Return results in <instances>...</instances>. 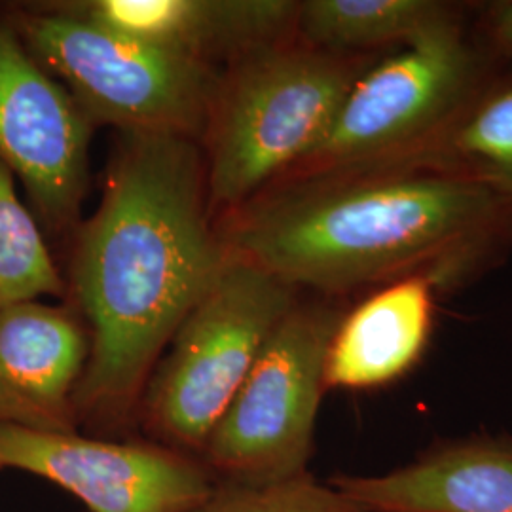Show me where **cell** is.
Returning <instances> with one entry per match:
<instances>
[{"instance_id":"cell-5","label":"cell","mask_w":512,"mask_h":512,"mask_svg":"<svg viewBox=\"0 0 512 512\" xmlns=\"http://www.w3.org/2000/svg\"><path fill=\"white\" fill-rule=\"evenodd\" d=\"M12 27L95 126L203 137L220 82L213 65L50 8L27 10Z\"/></svg>"},{"instance_id":"cell-7","label":"cell","mask_w":512,"mask_h":512,"mask_svg":"<svg viewBox=\"0 0 512 512\" xmlns=\"http://www.w3.org/2000/svg\"><path fill=\"white\" fill-rule=\"evenodd\" d=\"M344 313L334 298H300L279 321L203 446L217 482L308 473L330 342Z\"/></svg>"},{"instance_id":"cell-12","label":"cell","mask_w":512,"mask_h":512,"mask_svg":"<svg viewBox=\"0 0 512 512\" xmlns=\"http://www.w3.org/2000/svg\"><path fill=\"white\" fill-rule=\"evenodd\" d=\"M329 484L366 512H512V437L437 440L403 467Z\"/></svg>"},{"instance_id":"cell-13","label":"cell","mask_w":512,"mask_h":512,"mask_svg":"<svg viewBox=\"0 0 512 512\" xmlns=\"http://www.w3.org/2000/svg\"><path fill=\"white\" fill-rule=\"evenodd\" d=\"M439 293L433 281L408 277L346 311L330 342L327 391L380 389L412 372L429 346Z\"/></svg>"},{"instance_id":"cell-9","label":"cell","mask_w":512,"mask_h":512,"mask_svg":"<svg viewBox=\"0 0 512 512\" xmlns=\"http://www.w3.org/2000/svg\"><path fill=\"white\" fill-rule=\"evenodd\" d=\"M93 128L14 27L0 25V162L23 183L38 219L54 232L71 228L80 215Z\"/></svg>"},{"instance_id":"cell-14","label":"cell","mask_w":512,"mask_h":512,"mask_svg":"<svg viewBox=\"0 0 512 512\" xmlns=\"http://www.w3.org/2000/svg\"><path fill=\"white\" fill-rule=\"evenodd\" d=\"M391 165L431 167L486 184L512 215V65L499 63L437 137Z\"/></svg>"},{"instance_id":"cell-11","label":"cell","mask_w":512,"mask_h":512,"mask_svg":"<svg viewBox=\"0 0 512 512\" xmlns=\"http://www.w3.org/2000/svg\"><path fill=\"white\" fill-rule=\"evenodd\" d=\"M90 332L67 308L21 302L0 310V425L78 431L76 391Z\"/></svg>"},{"instance_id":"cell-1","label":"cell","mask_w":512,"mask_h":512,"mask_svg":"<svg viewBox=\"0 0 512 512\" xmlns=\"http://www.w3.org/2000/svg\"><path fill=\"white\" fill-rule=\"evenodd\" d=\"M211 217L196 141L120 133L74 247L71 285L90 325L80 425L112 433L139 418L165 348L228 258Z\"/></svg>"},{"instance_id":"cell-16","label":"cell","mask_w":512,"mask_h":512,"mask_svg":"<svg viewBox=\"0 0 512 512\" xmlns=\"http://www.w3.org/2000/svg\"><path fill=\"white\" fill-rule=\"evenodd\" d=\"M63 291L65 281L37 219L19 200L14 175L0 162V310Z\"/></svg>"},{"instance_id":"cell-10","label":"cell","mask_w":512,"mask_h":512,"mask_svg":"<svg viewBox=\"0 0 512 512\" xmlns=\"http://www.w3.org/2000/svg\"><path fill=\"white\" fill-rule=\"evenodd\" d=\"M50 10L213 65L298 37L294 0H78Z\"/></svg>"},{"instance_id":"cell-15","label":"cell","mask_w":512,"mask_h":512,"mask_svg":"<svg viewBox=\"0 0 512 512\" xmlns=\"http://www.w3.org/2000/svg\"><path fill=\"white\" fill-rule=\"evenodd\" d=\"M459 19L465 6L442 0H306L298 38L340 54H380Z\"/></svg>"},{"instance_id":"cell-6","label":"cell","mask_w":512,"mask_h":512,"mask_svg":"<svg viewBox=\"0 0 512 512\" xmlns=\"http://www.w3.org/2000/svg\"><path fill=\"white\" fill-rule=\"evenodd\" d=\"M497 67L465 19L380 55L349 90L323 141L279 181L401 164L448 126Z\"/></svg>"},{"instance_id":"cell-18","label":"cell","mask_w":512,"mask_h":512,"mask_svg":"<svg viewBox=\"0 0 512 512\" xmlns=\"http://www.w3.org/2000/svg\"><path fill=\"white\" fill-rule=\"evenodd\" d=\"M471 35L501 65H512V0H494L478 8Z\"/></svg>"},{"instance_id":"cell-3","label":"cell","mask_w":512,"mask_h":512,"mask_svg":"<svg viewBox=\"0 0 512 512\" xmlns=\"http://www.w3.org/2000/svg\"><path fill=\"white\" fill-rule=\"evenodd\" d=\"M378 54H340L294 37L241 55L220 74L203 133L211 215L251 202L327 135Z\"/></svg>"},{"instance_id":"cell-4","label":"cell","mask_w":512,"mask_h":512,"mask_svg":"<svg viewBox=\"0 0 512 512\" xmlns=\"http://www.w3.org/2000/svg\"><path fill=\"white\" fill-rule=\"evenodd\" d=\"M298 293L228 251L148 380L139 408L148 439L200 458L260 349L300 300Z\"/></svg>"},{"instance_id":"cell-2","label":"cell","mask_w":512,"mask_h":512,"mask_svg":"<svg viewBox=\"0 0 512 512\" xmlns=\"http://www.w3.org/2000/svg\"><path fill=\"white\" fill-rule=\"evenodd\" d=\"M226 249L325 298L425 277L440 293L512 251V215L486 184L420 165L285 179L224 215Z\"/></svg>"},{"instance_id":"cell-19","label":"cell","mask_w":512,"mask_h":512,"mask_svg":"<svg viewBox=\"0 0 512 512\" xmlns=\"http://www.w3.org/2000/svg\"><path fill=\"white\" fill-rule=\"evenodd\" d=\"M359 512H366V511H359Z\"/></svg>"},{"instance_id":"cell-17","label":"cell","mask_w":512,"mask_h":512,"mask_svg":"<svg viewBox=\"0 0 512 512\" xmlns=\"http://www.w3.org/2000/svg\"><path fill=\"white\" fill-rule=\"evenodd\" d=\"M338 490L310 473L262 482H217L213 494L190 512H359Z\"/></svg>"},{"instance_id":"cell-8","label":"cell","mask_w":512,"mask_h":512,"mask_svg":"<svg viewBox=\"0 0 512 512\" xmlns=\"http://www.w3.org/2000/svg\"><path fill=\"white\" fill-rule=\"evenodd\" d=\"M44 478L92 512H190L217 478L202 458L147 439L0 425V471Z\"/></svg>"}]
</instances>
